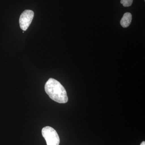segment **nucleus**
I'll list each match as a JSON object with an SVG mask.
<instances>
[{
    "mask_svg": "<svg viewBox=\"0 0 145 145\" xmlns=\"http://www.w3.org/2000/svg\"><path fill=\"white\" fill-rule=\"evenodd\" d=\"M133 0H121V3L125 7L130 6L132 5Z\"/></svg>",
    "mask_w": 145,
    "mask_h": 145,
    "instance_id": "5",
    "label": "nucleus"
},
{
    "mask_svg": "<svg viewBox=\"0 0 145 145\" xmlns=\"http://www.w3.org/2000/svg\"><path fill=\"white\" fill-rule=\"evenodd\" d=\"M132 20V15L131 13L127 12L125 13L121 19L120 24L123 27L126 28L129 26Z\"/></svg>",
    "mask_w": 145,
    "mask_h": 145,
    "instance_id": "4",
    "label": "nucleus"
},
{
    "mask_svg": "<svg viewBox=\"0 0 145 145\" xmlns=\"http://www.w3.org/2000/svg\"><path fill=\"white\" fill-rule=\"evenodd\" d=\"M45 90L50 98L57 103H65L68 101L66 91L57 80L50 78L46 83Z\"/></svg>",
    "mask_w": 145,
    "mask_h": 145,
    "instance_id": "1",
    "label": "nucleus"
},
{
    "mask_svg": "<svg viewBox=\"0 0 145 145\" xmlns=\"http://www.w3.org/2000/svg\"><path fill=\"white\" fill-rule=\"evenodd\" d=\"M140 145H145V141H143V142H142L141 143V144H140Z\"/></svg>",
    "mask_w": 145,
    "mask_h": 145,
    "instance_id": "6",
    "label": "nucleus"
},
{
    "mask_svg": "<svg viewBox=\"0 0 145 145\" xmlns=\"http://www.w3.org/2000/svg\"></svg>",
    "mask_w": 145,
    "mask_h": 145,
    "instance_id": "7",
    "label": "nucleus"
},
{
    "mask_svg": "<svg viewBox=\"0 0 145 145\" xmlns=\"http://www.w3.org/2000/svg\"><path fill=\"white\" fill-rule=\"evenodd\" d=\"M34 17V12L30 10H24L20 17V27L23 31H26L31 24Z\"/></svg>",
    "mask_w": 145,
    "mask_h": 145,
    "instance_id": "3",
    "label": "nucleus"
},
{
    "mask_svg": "<svg viewBox=\"0 0 145 145\" xmlns=\"http://www.w3.org/2000/svg\"><path fill=\"white\" fill-rule=\"evenodd\" d=\"M42 135L47 145H59L60 138L56 131L52 127L46 126L42 129Z\"/></svg>",
    "mask_w": 145,
    "mask_h": 145,
    "instance_id": "2",
    "label": "nucleus"
}]
</instances>
